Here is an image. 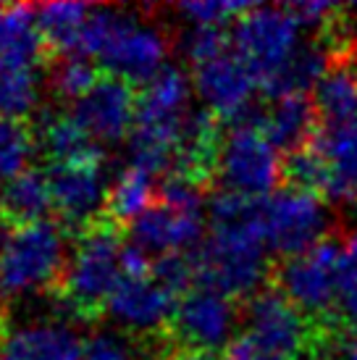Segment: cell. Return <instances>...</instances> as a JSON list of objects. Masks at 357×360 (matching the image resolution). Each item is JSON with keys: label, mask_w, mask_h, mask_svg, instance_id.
Returning a JSON list of instances; mask_svg holds the SVG:
<instances>
[{"label": "cell", "mask_w": 357, "mask_h": 360, "mask_svg": "<svg viewBox=\"0 0 357 360\" xmlns=\"http://www.w3.org/2000/svg\"><path fill=\"white\" fill-rule=\"evenodd\" d=\"M77 53L95 56L116 79L148 84L166 69L169 37L158 24L137 19L131 11L92 6Z\"/></svg>", "instance_id": "cell-1"}, {"label": "cell", "mask_w": 357, "mask_h": 360, "mask_svg": "<svg viewBox=\"0 0 357 360\" xmlns=\"http://www.w3.org/2000/svg\"><path fill=\"white\" fill-rule=\"evenodd\" d=\"M258 200L242 219L213 224L208 242L195 258L197 281H202V287L223 292L226 297L258 295V287L268 274V245L258 224Z\"/></svg>", "instance_id": "cell-2"}, {"label": "cell", "mask_w": 357, "mask_h": 360, "mask_svg": "<svg viewBox=\"0 0 357 360\" xmlns=\"http://www.w3.org/2000/svg\"><path fill=\"white\" fill-rule=\"evenodd\" d=\"M66 269V237L56 221L21 224L0 242V300L37 295Z\"/></svg>", "instance_id": "cell-3"}, {"label": "cell", "mask_w": 357, "mask_h": 360, "mask_svg": "<svg viewBox=\"0 0 357 360\" xmlns=\"http://www.w3.org/2000/svg\"><path fill=\"white\" fill-rule=\"evenodd\" d=\"M344 248L334 237L318 248L278 260L273 269V287L289 302H294L313 326L339 331L344 323L339 319V269Z\"/></svg>", "instance_id": "cell-4"}, {"label": "cell", "mask_w": 357, "mask_h": 360, "mask_svg": "<svg viewBox=\"0 0 357 360\" xmlns=\"http://www.w3.org/2000/svg\"><path fill=\"white\" fill-rule=\"evenodd\" d=\"M258 224L268 250L294 258L331 240V216L326 202L302 190H276L258 200Z\"/></svg>", "instance_id": "cell-5"}, {"label": "cell", "mask_w": 357, "mask_h": 360, "mask_svg": "<svg viewBox=\"0 0 357 360\" xmlns=\"http://www.w3.org/2000/svg\"><path fill=\"white\" fill-rule=\"evenodd\" d=\"M121 245L110 226H89L63 271V297L79 310L95 313L110 300L121 281Z\"/></svg>", "instance_id": "cell-6"}, {"label": "cell", "mask_w": 357, "mask_h": 360, "mask_svg": "<svg viewBox=\"0 0 357 360\" xmlns=\"http://www.w3.org/2000/svg\"><path fill=\"white\" fill-rule=\"evenodd\" d=\"M299 32L302 30L287 6H252L237 21L231 40L263 90L281 77V71L299 51Z\"/></svg>", "instance_id": "cell-7"}, {"label": "cell", "mask_w": 357, "mask_h": 360, "mask_svg": "<svg viewBox=\"0 0 357 360\" xmlns=\"http://www.w3.org/2000/svg\"><path fill=\"white\" fill-rule=\"evenodd\" d=\"M281 155L258 127H231L219 148V176L223 190L245 198H268L281 181Z\"/></svg>", "instance_id": "cell-8"}, {"label": "cell", "mask_w": 357, "mask_h": 360, "mask_svg": "<svg viewBox=\"0 0 357 360\" xmlns=\"http://www.w3.org/2000/svg\"><path fill=\"white\" fill-rule=\"evenodd\" d=\"M247 334L260 350L297 360L313 345V321L276 287L258 292L247 305Z\"/></svg>", "instance_id": "cell-9"}, {"label": "cell", "mask_w": 357, "mask_h": 360, "mask_svg": "<svg viewBox=\"0 0 357 360\" xmlns=\"http://www.w3.org/2000/svg\"><path fill=\"white\" fill-rule=\"evenodd\" d=\"M174 334L189 352H216L231 345L237 326V308L231 297L210 287H195L178 300L174 316Z\"/></svg>", "instance_id": "cell-10"}, {"label": "cell", "mask_w": 357, "mask_h": 360, "mask_svg": "<svg viewBox=\"0 0 357 360\" xmlns=\"http://www.w3.org/2000/svg\"><path fill=\"white\" fill-rule=\"evenodd\" d=\"M192 84L210 113H219L234 124L252 108L258 79L239 53H223L195 66Z\"/></svg>", "instance_id": "cell-11"}, {"label": "cell", "mask_w": 357, "mask_h": 360, "mask_svg": "<svg viewBox=\"0 0 357 360\" xmlns=\"http://www.w3.org/2000/svg\"><path fill=\"white\" fill-rule=\"evenodd\" d=\"M71 119L95 142H119L137 119V98L129 82L108 77L74 103Z\"/></svg>", "instance_id": "cell-12"}, {"label": "cell", "mask_w": 357, "mask_h": 360, "mask_svg": "<svg viewBox=\"0 0 357 360\" xmlns=\"http://www.w3.org/2000/svg\"><path fill=\"white\" fill-rule=\"evenodd\" d=\"M53 208L71 226H87L108 202L105 176L98 163H56L48 171Z\"/></svg>", "instance_id": "cell-13"}, {"label": "cell", "mask_w": 357, "mask_h": 360, "mask_svg": "<svg viewBox=\"0 0 357 360\" xmlns=\"http://www.w3.org/2000/svg\"><path fill=\"white\" fill-rule=\"evenodd\" d=\"M176 308V292L166 290L152 276L124 279L105 302L110 321L137 334L163 329L169 321H174Z\"/></svg>", "instance_id": "cell-14"}, {"label": "cell", "mask_w": 357, "mask_h": 360, "mask_svg": "<svg viewBox=\"0 0 357 360\" xmlns=\"http://www.w3.org/2000/svg\"><path fill=\"white\" fill-rule=\"evenodd\" d=\"M84 342L77 329L53 316L24 321L6 334L3 360H82Z\"/></svg>", "instance_id": "cell-15"}, {"label": "cell", "mask_w": 357, "mask_h": 360, "mask_svg": "<svg viewBox=\"0 0 357 360\" xmlns=\"http://www.w3.org/2000/svg\"><path fill=\"white\" fill-rule=\"evenodd\" d=\"M129 234L134 245H139L145 252H158V258L171 252H184L195 248L202 237V216L174 210L158 202L131 221Z\"/></svg>", "instance_id": "cell-16"}, {"label": "cell", "mask_w": 357, "mask_h": 360, "mask_svg": "<svg viewBox=\"0 0 357 360\" xmlns=\"http://www.w3.org/2000/svg\"><path fill=\"white\" fill-rule=\"evenodd\" d=\"M192 82L181 69L166 66L152 82L145 84L137 98V119L134 127H155V129H181L189 113Z\"/></svg>", "instance_id": "cell-17"}, {"label": "cell", "mask_w": 357, "mask_h": 360, "mask_svg": "<svg viewBox=\"0 0 357 360\" xmlns=\"http://www.w3.org/2000/svg\"><path fill=\"white\" fill-rule=\"evenodd\" d=\"M260 131L276 150H284L287 155L308 148L320 131V119L313 105V98L289 95V98L273 101L271 110H266V116H263Z\"/></svg>", "instance_id": "cell-18"}, {"label": "cell", "mask_w": 357, "mask_h": 360, "mask_svg": "<svg viewBox=\"0 0 357 360\" xmlns=\"http://www.w3.org/2000/svg\"><path fill=\"white\" fill-rule=\"evenodd\" d=\"M313 142L326 155L328 166L334 171L331 200H357V121L320 127Z\"/></svg>", "instance_id": "cell-19"}, {"label": "cell", "mask_w": 357, "mask_h": 360, "mask_svg": "<svg viewBox=\"0 0 357 360\" xmlns=\"http://www.w3.org/2000/svg\"><path fill=\"white\" fill-rule=\"evenodd\" d=\"M313 105L320 127H339L357 121V69L337 60L313 90Z\"/></svg>", "instance_id": "cell-20"}, {"label": "cell", "mask_w": 357, "mask_h": 360, "mask_svg": "<svg viewBox=\"0 0 357 360\" xmlns=\"http://www.w3.org/2000/svg\"><path fill=\"white\" fill-rule=\"evenodd\" d=\"M40 30H37V8L32 6H8L3 34H0V66H21L34 69L42 53Z\"/></svg>", "instance_id": "cell-21"}, {"label": "cell", "mask_w": 357, "mask_h": 360, "mask_svg": "<svg viewBox=\"0 0 357 360\" xmlns=\"http://www.w3.org/2000/svg\"><path fill=\"white\" fill-rule=\"evenodd\" d=\"M50 205H53L50 181L48 174H42V171L27 169L16 179L6 181L0 190V213L6 219L16 221L19 226L40 221Z\"/></svg>", "instance_id": "cell-22"}, {"label": "cell", "mask_w": 357, "mask_h": 360, "mask_svg": "<svg viewBox=\"0 0 357 360\" xmlns=\"http://www.w3.org/2000/svg\"><path fill=\"white\" fill-rule=\"evenodd\" d=\"M42 148L56 163H100L98 142L69 116H42Z\"/></svg>", "instance_id": "cell-23"}, {"label": "cell", "mask_w": 357, "mask_h": 360, "mask_svg": "<svg viewBox=\"0 0 357 360\" xmlns=\"http://www.w3.org/2000/svg\"><path fill=\"white\" fill-rule=\"evenodd\" d=\"M89 11L92 6L74 3V0H58V3L40 6L37 8V30H40L42 40L60 53H77Z\"/></svg>", "instance_id": "cell-24"}, {"label": "cell", "mask_w": 357, "mask_h": 360, "mask_svg": "<svg viewBox=\"0 0 357 360\" xmlns=\"http://www.w3.org/2000/svg\"><path fill=\"white\" fill-rule=\"evenodd\" d=\"M281 181L292 190H302L316 195L320 200L334 198V171L328 166L326 155L318 150L316 142L308 148L284 155L281 160Z\"/></svg>", "instance_id": "cell-25"}, {"label": "cell", "mask_w": 357, "mask_h": 360, "mask_svg": "<svg viewBox=\"0 0 357 360\" xmlns=\"http://www.w3.org/2000/svg\"><path fill=\"white\" fill-rule=\"evenodd\" d=\"M155 198V184L148 171H139L129 166L121 171L113 187L108 190V208L119 221H134L139 219L148 208H152Z\"/></svg>", "instance_id": "cell-26"}, {"label": "cell", "mask_w": 357, "mask_h": 360, "mask_svg": "<svg viewBox=\"0 0 357 360\" xmlns=\"http://www.w3.org/2000/svg\"><path fill=\"white\" fill-rule=\"evenodd\" d=\"M37 101H40V84L34 69L0 66V119H24L37 108Z\"/></svg>", "instance_id": "cell-27"}, {"label": "cell", "mask_w": 357, "mask_h": 360, "mask_svg": "<svg viewBox=\"0 0 357 360\" xmlns=\"http://www.w3.org/2000/svg\"><path fill=\"white\" fill-rule=\"evenodd\" d=\"M32 155V137L21 121L0 119V181L16 179L27 171Z\"/></svg>", "instance_id": "cell-28"}, {"label": "cell", "mask_w": 357, "mask_h": 360, "mask_svg": "<svg viewBox=\"0 0 357 360\" xmlns=\"http://www.w3.org/2000/svg\"><path fill=\"white\" fill-rule=\"evenodd\" d=\"M98 74L95 66L87 63V58L82 56H71V58L60 60L58 66L50 74V87L56 95L66 98V101H82L95 84H98Z\"/></svg>", "instance_id": "cell-29"}, {"label": "cell", "mask_w": 357, "mask_h": 360, "mask_svg": "<svg viewBox=\"0 0 357 360\" xmlns=\"http://www.w3.org/2000/svg\"><path fill=\"white\" fill-rule=\"evenodd\" d=\"M228 34L223 32V27H189L181 34V51L195 66L213 60L226 53Z\"/></svg>", "instance_id": "cell-30"}, {"label": "cell", "mask_w": 357, "mask_h": 360, "mask_svg": "<svg viewBox=\"0 0 357 360\" xmlns=\"http://www.w3.org/2000/svg\"><path fill=\"white\" fill-rule=\"evenodd\" d=\"M252 6L247 3H223V0H192V3H178L176 11L192 27H221L226 19L237 13H247Z\"/></svg>", "instance_id": "cell-31"}, {"label": "cell", "mask_w": 357, "mask_h": 360, "mask_svg": "<svg viewBox=\"0 0 357 360\" xmlns=\"http://www.w3.org/2000/svg\"><path fill=\"white\" fill-rule=\"evenodd\" d=\"M158 198L163 205H169L174 210H184V213H200L202 200H205L202 184L184 176V174H171L160 181Z\"/></svg>", "instance_id": "cell-32"}, {"label": "cell", "mask_w": 357, "mask_h": 360, "mask_svg": "<svg viewBox=\"0 0 357 360\" xmlns=\"http://www.w3.org/2000/svg\"><path fill=\"white\" fill-rule=\"evenodd\" d=\"M152 279L163 284L171 292L187 290L192 281H197V269L195 260H189L184 252H171V255H160L152 263Z\"/></svg>", "instance_id": "cell-33"}, {"label": "cell", "mask_w": 357, "mask_h": 360, "mask_svg": "<svg viewBox=\"0 0 357 360\" xmlns=\"http://www.w3.org/2000/svg\"><path fill=\"white\" fill-rule=\"evenodd\" d=\"M82 360H137V352L124 337L113 331H98L84 342Z\"/></svg>", "instance_id": "cell-34"}, {"label": "cell", "mask_w": 357, "mask_h": 360, "mask_svg": "<svg viewBox=\"0 0 357 360\" xmlns=\"http://www.w3.org/2000/svg\"><path fill=\"white\" fill-rule=\"evenodd\" d=\"M121 274H124V279H148V276H152V263H150L148 252L134 242L121 248Z\"/></svg>", "instance_id": "cell-35"}, {"label": "cell", "mask_w": 357, "mask_h": 360, "mask_svg": "<svg viewBox=\"0 0 357 360\" xmlns=\"http://www.w3.org/2000/svg\"><path fill=\"white\" fill-rule=\"evenodd\" d=\"M228 358L231 360H292V358H284V355H276V352L260 350L247 334H242L239 340H234L228 345Z\"/></svg>", "instance_id": "cell-36"}, {"label": "cell", "mask_w": 357, "mask_h": 360, "mask_svg": "<svg viewBox=\"0 0 357 360\" xmlns=\"http://www.w3.org/2000/svg\"><path fill=\"white\" fill-rule=\"evenodd\" d=\"M339 352H342V360H357V334L339 342Z\"/></svg>", "instance_id": "cell-37"}, {"label": "cell", "mask_w": 357, "mask_h": 360, "mask_svg": "<svg viewBox=\"0 0 357 360\" xmlns=\"http://www.w3.org/2000/svg\"><path fill=\"white\" fill-rule=\"evenodd\" d=\"M3 21H6V8H0V34H3Z\"/></svg>", "instance_id": "cell-38"}, {"label": "cell", "mask_w": 357, "mask_h": 360, "mask_svg": "<svg viewBox=\"0 0 357 360\" xmlns=\"http://www.w3.org/2000/svg\"><path fill=\"white\" fill-rule=\"evenodd\" d=\"M0 360H3V342H0Z\"/></svg>", "instance_id": "cell-39"}, {"label": "cell", "mask_w": 357, "mask_h": 360, "mask_svg": "<svg viewBox=\"0 0 357 360\" xmlns=\"http://www.w3.org/2000/svg\"><path fill=\"white\" fill-rule=\"evenodd\" d=\"M223 360H231V358H228V355H226V358H223Z\"/></svg>", "instance_id": "cell-40"}, {"label": "cell", "mask_w": 357, "mask_h": 360, "mask_svg": "<svg viewBox=\"0 0 357 360\" xmlns=\"http://www.w3.org/2000/svg\"><path fill=\"white\" fill-rule=\"evenodd\" d=\"M0 216H3V213H0ZM0 242H3V240H0Z\"/></svg>", "instance_id": "cell-41"}]
</instances>
